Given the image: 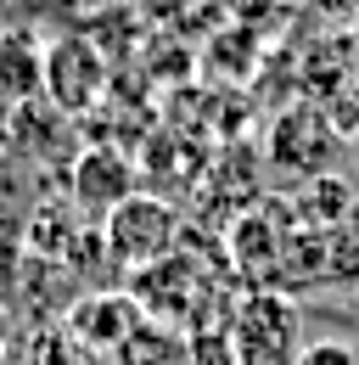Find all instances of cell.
<instances>
[{
    "label": "cell",
    "instance_id": "cell-2",
    "mask_svg": "<svg viewBox=\"0 0 359 365\" xmlns=\"http://www.w3.org/2000/svg\"><path fill=\"white\" fill-rule=\"evenodd\" d=\"M175 208L163 202V197H146V191H135L124 197L113 214H107V247H113V259L118 264H130V270H146V264H157V259H169L175 253Z\"/></svg>",
    "mask_w": 359,
    "mask_h": 365
},
{
    "label": "cell",
    "instance_id": "cell-6",
    "mask_svg": "<svg viewBox=\"0 0 359 365\" xmlns=\"http://www.w3.org/2000/svg\"><path fill=\"white\" fill-rule=\"evenodd\" d=\"M292 365H359V349L343 337H320V343H303V354Z\"/></svg>",
    "mask_w": 359,
    "mask_h": 365
},
{
    "label": "cell",
    "instance_id": "cell-1",
    "mask_svg": "<svg viewBox=\"0 0 359 365\" xmlns=\"http://www.w3.org/2000/svg\"><path fill=\"white\" fill-rule=\"evenodd\" d=\"M236 365H292L303 354V315L281 292H247L230 315Z\"/></svg>",
    "mask_w": 359,
    "mask_h": 365
},
{
    "label": "cell",
    "instance_id": "cell-5",
    "mask_svg": "<svg viewBox=\"0 0 359 365\" xmlns=\"http://www.w3.org/2000/svg\"><path fill=\"white\" fill-rule=\"evenodd\" d=\"M45 91V46H34L28 34H6L0 40V96L28 101Z\"/></svg>",
    "mask_w": 359,
    "mask_h": 365
},
{
    "label": "cell",
    "instance_id": "cell-4",
    "mask_svg": "<svg viewBox=\"0 0 359 365\" xmlns=\"http://www.w3.org/2000/svg\"><path fill=\"white\" fill-rule=\"evenodd\" d=\"M135 169L113 152V146H90L85 158H79V169H73V197H79V208L90 214H113L124 197H135Z\"/></svg>",
    "mask_w": 359,
    "mask_h": 365
},
{
    "label": "cell",
    "instance_id": "cell-3",
    "mask_svg": "<svg viewBox=\"0 0 359 365\" xmlns=\"http://www.w3.org/2000/svg\"><path fill=\"white\" fill-rule=\"evenodd\" d=\"M107 85V62L90 40H56L45 46V96L62 113H85Z\"/></svg>",
    "mask_w": 359,
    "mask_h": 365
}]
</instances>
